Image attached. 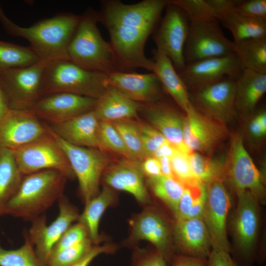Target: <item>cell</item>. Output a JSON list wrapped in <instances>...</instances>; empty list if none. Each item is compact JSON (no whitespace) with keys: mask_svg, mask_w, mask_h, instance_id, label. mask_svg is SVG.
Listing matches in <instances>:
<instances>
[{"mask_svg":"<svg viewBox=\"0 0 266 266\" xmlns=\"http://www.w3.org/2000/svg\"><path fill=\"white\" fill-rule=\"evenodd\" d=\"M167 3V0H144L132 4L119 0L101 2L98 21L107 29L124 71L141 67L152 72L153 61L146 56L145 45Z\"/></svg>","mask_w":266,"mask_h":266,"instance_id":"6da1fadb","label":"cell"},{"mask_svg":"<svg viewBox=\"0 0 266 266\" xmlns=\"http://www.w3.org/2000/svg\"><path fill=\"white\" fill-rule=\"evenodd\" d=\"M80 18L73 13H61L25 27L9 19L0 4V23L6 32L27 40L39 60L47 62L68 59L67 47Z\"/></svg>","mask_w":266,"mask_h":266,"instance_id":"7a4b0ae2","label":"cell"},{"mask_svg":"<svg viewBox=\"0 0 266 266\" xmlns=\"http://www.w3.org/2000/svg\"><path fill=\"white\" fill-rule=\"evenodd\" d=\"M67 178L54 169L24 175L16 192L6 205L4 215L32 222L64 195Z\"/></svg>","mask_w":266,"mask_h":266,"instance_id":"3957f363","label":"cell"},{"mask_svg":"<svg viewBox=\"0 0 266 266\" xmlns=\"http://www.w3.org/2000/svg\"><path fill=\"white\" fill-rule=\"evenodd\" d=\"M98 12L89 8L80 16L68 44V60L87 69L108 74L124 71L110 43L98 28Z\"/></svg>","mask_w":266,"mask_h":266,"instance_id":"277c9868","label":"cell"},{"mask_svg":"<svg viewBox=\"0 0 266 266\" xmlns=\"http://www.w3.org/2000/svg\"><path fill=\"white\" fill-rule=\"evenodd\" d=\"M107 74L87 69L68 59L48 62L41 82V97L66 92L100 98L107 86Z\"/></svg>","mask_w":266,"mask_h":266,"instance_id":"5b68a950","label":"cell"},{"mask_svg":"<svg viewBox=\"0 0 266 266\" xmlns=\"http://www.w3.org/2000/svg\"><path fill=\"white\" fill-rule=\"evenodd\" d=\"M47 130L46 135L11 150L19 169L23 175L54 169L61 172L67 179H73L75 175L65 153Z\"/></svg>","mask_w":266,"mask_h":266,"instance_id":"8992f818","label":"cell"},{"mask_svg":"<svg viewBox=\"0 0 266 266\" xmlns=\"http://www.w3.org/2000/svg\"><path fill=\"white\" fill-rule=\"evenodd\" d=\"M236 194L237 205L231 224L235 254L242 266H251L259 230V203L248 191Z\"/></svg>","mask_w":266,"mask_h":266,"instance_id":"52a82bcc","label":"cell"},{"mask_svg":"<svg viewBox=\"0 0 266 266\" xmlns=\"http://www.w3.org/2000/svg\"><path fill=\"white\" fill-rule=\"evenodd\" d=\"M62 147L79 182L81 195L85 203L99 194L101 175L109 160L104 151L98 148L74 146L62 140L49 129Z\"/></svg>","mask_w":266,"mask_h":266,"instance_id":"ba28073f","label":"cell"},{"mask_svg":"<svg viewBox=\"0 0 266 266\" xmlns=\"http://www.w3.org/2000/svg\"><path fill=\"white\" fill-rule=\"evenodd\" d=\"M47 62L0 71V83L11 108L30 110L41 97V82Z\"/></svg>","mask_w":266,"mask_h":266,"instance_id":"9c48e42d","label":"cell"},{"mask_svg":"<svg viewBox=\"0 0 266 266\" xmlns=\"http://www.w3.org/2000/svg\"><path fill=\"white\" fill-rule=\"evenodd\" d=\"M168 1L165 14L153 35L157 50L166 55L178 72L185 67L184 52L190 21L185 12Z\"/></svg>","mask_w":266,"mask_h":266,"instance_id":"30bf717a","label":"cell"},{"mask_svg":"<svg viewBox=\"0 0 266 266\" xmlns=\"http://www.w3.org/2000/svg\"><path fill=\"white\" fill-rule=\"evenodd\" d=\"M59 213L56 219L47 225L45 214L31 222L27 236L34 247L35 253L42 263L46 266L55 244L75 221L79 213L64 195L58 201Z\"/></svg>","mask_w":266,"mask_h":266,"instance_id":"8fae6325","label":"cell"},{"mask_svg":"<svg viewBox=\"0 0 266 266\" xmlns=\"http://www.w3.org/2000/svg\"><path fill=\"white\" fill-rule=\"evenodd\" d=\"M233 42L224 34L217 20L190 22L184 48L186 65L199 60L234 54Z\"/></svg>","mask_w":266,"mask_h":266,"instance_id":"7c38bea8","label":"cell"},{"mask_svg":"<svg viewBox=\"0 0 266 266\" xmlns=\"http://www.w3.org/2000/svg\"><path fill=\"white\" fill-rule=\"evenodd\" d=\"M227 174L236 193L248 191L259 204H265L264 175L256 166L239 135H234L232 140Z\"/></svg>","mask_w":266,"mask_h":266,"instance_id":"4fadbf2b","label":"cell"},{"mask_svg":"<svg viewBox=\"0 0 266 266\" xmlns=\"http://www.w3.org/2000/svg\"><path fill=\"white\" fill-rule=\"evenodd\" d=\"M191 103L204 114L223 123L236 112L235 79L226 77L217 82L190 90Z\"/></svg>","mask_w":266,"mask_h":266,"instance_id":"5bb4252c","label":"cell"},{"mask_svg":"<svg viewBox=\"0 0 266 266\" xmlns=\"http://www.w3.org/2000/svg\"><path fill=\"white\" fill-rule=\"evenodd\" d=\"M207 200L202 219L209 234L211 250L230 252L227 222L231 198L223 181L207 185Z\"/></svg>","mask_w":266,"mask_h":266,"instance_id":"9a60e30c","label":"cell"},{"mask_svg":"<svg viewBox=\"0 0 266 266\" xmlns=\"http://www.w3.org/2000/svg\"><path fill=\"white\" fill-rule=\"evenodd\" d=\"M98 99L66 92L42 96L30 109L48 124L64 122L93 110Z\"/></svg>","mask_w":266,"mask_h":266,"instance_id":"2e32d148","label":"cell"},{"mask_svg":"<svg viewBox=\"0 0 266 266\" xmlns=\"http://www.w3.org/2000/svg\"><path fill=\"white\" fill-rule=\"evenodd\" d=\"M224 123L201 113L191 103L185 114L184 143L192 152L209 153L227 134Z\"/></svg>","mask_w":266,"mask_h":266,"instance_id":"e0dca14e","label":"cell"},{"mask_svg":"<svg viewBox=\"0 0 266 266\" xmlns=\"http://www.w3.org/2000/svg\"><path fill=\"white\" fill-rule=\"evenodd\" d=\"M242 69L235 54L187 64L178 72L188 91L217 82L226 77L236 79Z\"/></svg>","mask_w":266,"mask_h":266,"instance_id":"ac0fdd59","label":"cell"},{"mask_svg":"<svg viewBox=\"0 0 266 266\" xmlns=\"http://www.w3.org/2000/svg\"><path fill=\"white\" fill-rule=\"evenodd\" d=\"M48 133L45 123L30 110L11 108L0 121V149L18 148Z\"/></svg>","mask_w":266,"mask_h":266,"instance_id":"d6986e66","label":"cell"},{"mask_svg":"<svg viewBox=\"0 0 266 266\" xmlns=\"http://www.w3.org/2000/svg\"><path fill=\"white\" fill-rule=\"evenodd\" d=\"M106 84L138 103L160 100L162 86L156 75L117 71L107 75Z\"/></svg>","mask_w":266,"mask_h":266,"instance_id":"ffe728a7","label":"cell"},{"mask_svg":"<svg viewBox=\"0 0 266 266\" xmlns=\"http://www.w3.org/2000/svg\"><path fill=\"white\" fill-rule=\"evenodd\" d=\"M103 176L109 187L127 192L140 202L149 200L141 162L124 158L108 166Z\"/></svg>","mask_w":266,"mask_h":266,"instance_id":"44dd1931","label":"cell"},{"mask_svg":"<svg viewBox=\"0 0 266 266\" xmlns=\"http://www.w3.org/2000/svg\"><path fill=\"white\" fill-rule=\"evenodd\" d=\"M173 234L183 255L207 259L212 249L211 242L202 218L176 220Z\"/></svg>","mask_w":266,"mask_h":266,"instance_id":"7402d4cb","label":"cell"},{"mask_svg":"<svg viewBox=\"0 0 266 266\" xmlns=\"http://www.w3.org/2000/svg\"><path fill=\"white\" fill-rule=\"evenodd\" d=\"M99 122L93 110L63 122L46 123L55 135L70 144L99 149Z\"/></svg>","mask_w":266,"mask_h":266,"instance_id":"603a6c76","label":"cell"},{"mask_svg":"<svg viewBox=\"0 0 266 266\" xmlns=\"http://www.w3.org/2000/svg\"><path fill=\"white\" fill-rule=\"evenodd\" d=\"M146 115L151 125L158 131L176 149L190 154L183 139V116L173 107L160 100L148 103L145 107Z\"/></svg>","mask_w":266,"mask_h":266,"instance_id":"cb8c5ba5","label":"cell"},{"mask_svg":"<svg viewBox=\"0 0 266 266\" xmlns=\"http://www.w3.org/2000/svg\"><path fill=\"white\" fill-rule=\"evenodd\" d=\"M132 234L137 240L151 242L166 262L172 260L170 230L159 213L148 211L140 214L133 223Z\"/></svg>","mask_w":266,"mask_h":266,"instance_id":"d4e9b609","label":"cell"},{"mask_svg":"<svg viewBox=\"0 0 266 266\" xmlns=\"http://www.w3.org/2000/svg\"><path fill=\"white\" fill-rule=\"evenodd\" d=\"M152 61V72L158 77L164 89L185 114L191 105L188 90L171 61L157 49L154 51Z\"/></svg>","mask_w":266,"mask_h":266,"instance_id":"484cf974","label":"cell"},{"mask_svg":"<svg viewBox=\"0 0 266 266\" xmlns=\"http://www.w3.org/2000/svg\"><path fill=\"white\" fill-rule=\"evenodd\" d=\"M140 103L128 98L115 88L107 86L98 99L94 109L100 121L114 122L136 117Z\"/></svg>","mask_w":266,"mask_h":266,"instance_id":"4316f807","label":"cell"},{"mask_svg":"<svg viewBox=\"0 0 266 266\" xmlns=\"http://www.w3.org/2000/svg\"><path fill=\"white\" fill-rule=\"evenodd\" d=\"M266 92V74L242 69L235 79V107L236 112L248 115Z\"/></svg>","mask_w":266,"mask_h":266,"instance_id":"83f0119b","label":"cell"},{"mask_svg":"<svg viewBox=\"0 0 266 266\" xmlns=\"http://www.w3.org/2000/svg\"><path fill=\"white\" fill-rule=\"evenodd\" d=\"M217 20L230 32L233 42L266 37V19L242 15L236 11L235 8L219 17Z\"/></svg>","mask_w":266,"mask_h":266,"instance_id":"f1b7e54d","label":"cell"},{"mask_svg":"<svg viewBox=\"0 0 266 266\" xmlns=\"http://www.w3.org/2000/svg\"><path fill=\"white\" fill-rule=\"evenodd\" d=\"M114 198L112 190L105 186L100 193L85 203L83 212L79 215L78 223L85 228L93 243L98 242L100 220L106 208L114 202Z\"/></svg>","mask_w":266,"mask_h":266,"instance_id":"f546056e","label":"cell"},{"mask_svg":"<svg viewBox=\"0 0 266 266\" xmlns=\"http://www.w3.org/2000/svg\"><path fill=\"white\" fill-rule=\"evenodd\" d=\"M24 175L20 172L12 150L0 149V217L18 190Z\"/></svg>","mask_w":266,"mask_h":266,"instance_id":"4dcf8cb0","label":"cell"},{"mask_svg":"<svg viewBox=\"0 0 266 266\" xmlns=\"http://www.w3.org/2000/svg\"><path fill=\"white\" fill-rule=\"evenodd\" d=\"M234 54L242 69L266 74V37L233 42Z\"/></svg>","mask_w":266,"mask_h":266,"instance_id":"1f68e13d","label":"cell"},{"mask_svg":"<svg viewBox=\"0 0 266 266\" xmlns=\"http://www.w3.org/2000/svg\"><path fill=\"white\" fill-rule=\"evenodd\" d=\"M189 159L195 177L205 185L223 181L226 176L228 163L224 159L211 158L198 152H192Z\"/></svg>","mask_w":266,"mask_h":266,"instance_id":"d6a6232c","label":"cell"},{"mask_svg":"<svg viewBox=\"0 0 266 266\" xmlns=\"http://www.w3.org/2000/svg\"><path fill=\"white\" fill-rule=\"evenodd\" d=\"M147 184L154 195L175 214L184 190V184L174 177L161 175L148 178Z\"/></svg>","mask_w":266,"mask_h":266,"instance_id":"836d02e7","label":"cell"},{"mask_svg":"<svg viewBox=\"0 0 266 266\" xmlns=\"http://www.w3.org/2000/svg\"><path fill=\"white\" fill-rule=\"evenodd\" d=\"M39 61L30 46L0 40V71L29 66Z\"/></svg>","mask_w":266,"mask_h":266,"instance_id":"e575fe53","label":"cell"},{"mask_svg":"<svg viewBox=\"0 0 266 266\" xmlns=\"http://www.w3.org/2000/svg\"><path fill=\"white\" fill-rule=\"evenodd\" d=\"M23 236L24 244L15 249H5L0 242V266H45L38 258L26 230Z\"/></svg>","mask_w":266,"mask_h":266,"instance_id":"d590c367","label":"cell"},{"mask_svg":"<svg viewBox=\"0 0 266 266\" xmlns=\"http://www.w3.org/2000/svg\"><path fill=\"white\" fill-rule=\"evenodd\" d=\"M130 120H121L112 123L120 134L133 159L142 162L147 156L142 144L139 123Z\"/></svg>","mask_w":266,"mask_h":266,"instance_id":"8d00e7d4","label":"cell"},{"mask_svg":"<svg viewBox=\"0 0 266 266\" xmlns=\"http://www.w3.org/2000/svg\"><path fill=\"white\" fill-rule=\"evenodd\" d=\"M98 136L99 149L107 150L121 155L124 158L135 160L112 123L100 121Z\"/></svg>","mask_w":266,"mask_h":266,"instance_id":"74e56055","label":"cell"},{"mask_svg":"<svg viewBox=\"0 0 266 266\" xmlns=\"http://www.w3.org/2000/svg\"><path fill=\"white\" fill-rule=\"evenodd\" d=\"M87 237L80 243L50 255L46 266H71L82 259L94 246Z\"/></svg>","mask_w":266,"mask_h":266,"instance_id":"f35d334b","label":"cell"},{"mask_svg":"<svg viewBox=\"0 0 266 266\" xmlns=\"http://www.w3.org/2000/svg\"><path fill=\"white\" fill-rule=\"evenodd\" d=\"M168 1L180 7L186 14L190 23L217 20L206 0H169Z\"/></svg>","mask_w":266,"mask_h":266,"instance_id":"ab89813d","label":"cell"},{"mask_svg":"<svg viewBox=\"0 0 266 266\" xmlns=\"http://www.w3.org/2000/svg\"><path fill=\"white\" fill-rule=\"evenodd\" d=\"M184 190L174 216L176 220L187 219L195 201L206 185L197 179L184 183Z\"/></svg>","mask_w":266,"mask_h":266,"instance_id":"60d3db41","label":"cell"},{"mask_svg":"<svg viewBox=\"0 0 266 266\" xmlns=\"http://www.w3.org/2000/svg\"><path fill=\"white\" fill-rule=\"evenodd\" d=\"M174 177L183 184L197 179L190 165L189 154L176 149L170 157Z\"/></svg>","mask_w":266,"mask_h":266,"instance_id":"b9f144b4","label":"cell"},{"mask_svg":"<svg viewBox=\"0 0 266 266\" xmlns=\"http://www.w3.org/2000/svg\"><path fill=\"white\" fill-rule=\"evenodd\" d=\"M139 126L145 154L147 157H153L157 150L167 141L151 125L139 123Z\"/></svg>","mask_w":266,"mask_h":266,"instance_id":"7bdbcfd3","label":"cell"},{"mask_svg":"<svg viewBox=\"0 0 266 266\" xmlns=\"http://www.w3.org/2000/svg\"><path fill=\"white\" fill-rule=\"evenodd\" d=\"M87 237V231L81 224L78 223L71 225L55 244L51 255L77 244Z\"/></svg>","mask_w":266,"mask_h":266,"instance_id":"ee69618b","label":"cell"},{"mask_svg":"<svg viewBox=\"0 0 266 266\" xmlns=\"http://www.w3.org/2000/svg\"><path fill=\"white\" fill-rule=\"evenodd\" d=\"M235 9L243 16L266 19V0H238Z\"/></svg>","mask_w":266,"mask_h":266,"instance_id":"f6af8a7d","label":"cell"},{"mask_svg":"<svg viewBox=\"0 0 266 266\" xmlns=\"http://www.w3.org/2000/svg\"><path fill=\"white\" fill-rule=\"evenodd\" d=\"M206 266H239L230 252L211 250L206 259Z\"/></svg>","mask_w":266,"mask_h":266,"instance_id":"bcb514c9","label":"cell"},{"mask_svg":"<svg viewBox=\"0 0 266 266\" xmlns=\"http://www.w3.org/2000/svg\"><path fill=\"white\" fill-rule=\"evenodd\" d=\"M141 166L144 175H146L148 178L162 175L159 161L155 157L146 158L141 162Z\"/></svg>","mask_w":266,"mask_h":266,"instance_id":"7dc6e473","label":"cell"},{"mask_svg":"<svg viewBox=\"0 0 266 266\" xmlns=\"http://www.w3.org/2000/svg\"><path fill=\"white\" fill-rule=\"evenodd\" d=\"M213 10L216 18L234 8L238 0H206Z\"/></svg>","mask_w":266,"mask_h":266,"instance_id":"c3c4849f","label":"cell"},{"mask_svg":"<svg viewBox=\"0 0 266 266\" xmlns=\"http://www.w3.org/2000/svg\"><path fill=\"white\" fill-rule=\"evenodd\" d=\"M207 200V186L202 191L193 204L188 218H202Z\"/></svg>","mask_w":266,"mask_h":266,"instance_id":"681fc988","label":"cell"},{"mask_svg":"<svg viewBox=\"0 0 266 266\" xmlns=\"http://www.w3.org/2000/svg\"><path fill=\"white\" fill-rule=\"evenodd\" d=\"M135 266H167L163 257L157 251L137 259Z\"/></svg>","mask_w":266,"mask_h":266,"instance_id":"f907efd6","label":"cell"},{"mask_svg":"<svg viewBox=\"0 0 266 266\" xmlns=\"http://www.w3.org/2000/svg\"><path fill=\"white\" fill-rule=\"evenodd\" d=\"M112 250L113 247L108 245L94 246L89 252L82 259L71 266H88L97 256L103 253L110 252Z\"/></svg>","mask_w":266,"mask_h":266,"instance_id":"816d5d0a","label":"cell"},{"mask_svg":"<svg viewBox=\"0 0 266 266\" xmlns=\"http://www.w3.org/2000/svg\"><path fill=\"white\" fill-rule=\"evenodd\" d=\"M171 260V266H206V259L183 255L174 256Z\"/></svg>","mask_w":266,"mask_h":266,"instance_id":"f5cc1de1","label":"cell"},{"mask_svg":"<svg viewBox=\"0 0 266 266\" xmlns=\"http://www.w3.org/2000/svg\"><path fill=\"white\" fill-rule=\"evenodd\" d=\"M11 108L8 98L0 83V121Z\"/></svg>","mask_w":266,"mask_h":266,"instance_id":"db71d44e","label":"cell"},{"mask_svg":"<svg viewBox=\"0 0 266 266\" xmlns=\"http://www.w3.org/2000/svg\"><path fill=\"white\" fill-rule=\"evenodd\" d=\"M176 149L169 142L166 141L157 150L153 157L158 159L163 157H170Z\"/></svg>","mask_w":266,"mask_h":266,"instance_id":"11a10c76","label":"cell"},{"mask_svg":"<svg viewBox=\"0 0 266 266\" xmlns=\"http://www.w3.org/2000/svg\"><path fill=\"white\" fill-rule=\"evenodd\" d=\"M249 130L251 134L255 137H261L266 133V130H264L259 122L256 115L251 121Z\"/></svg>","mask_w":266,"mask_h":266,"instance_id":"9f6ffc18","label":"cell"},{"mask_svg":"<svg viewBox=\"0 0 266 266\" xmlns=\"http://www.w3.org/2000/svg\"><path fill=\"white\" fill-rule=\"evenodd\" d=\"M158 160L160 164L162 174L166 177H174L170 157H163Z\"/></svg>","mask_w":266,"mask_h":266,"instance_id":"6f0895ef","label":"cell"},{"mask_svg":"<svg viewBox=\"0 0 266 266\" xmlns=\"http://www.w3.org/2000/svg\"><path fill=\"white\" fill-rule=\"evenodd\" d=\"M257 118L263 129L266 130V112L263 110L256 115Z\"/></svg>","mask_w":266,"mask_h":266,"instance_id":"680465c9","label":"cell"}]
</instances>
